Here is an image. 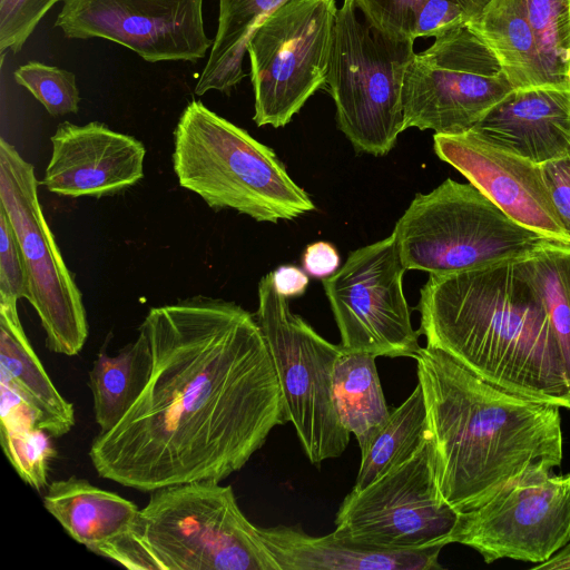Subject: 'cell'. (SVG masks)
I'll use <instances>...</instances> for the list:
<instances>
[{
	"mask_svg": "<svg viewBox=\"0 0 570 570\" xmlns=\"http://www.w3.org/2000/svg\"><path fill=\"white\" fill-rule=\"evenodd\" d=\"M147 382L121 420L98 433L100 478L142 492L223 481L287 422L266 341L252 313L205 296L153 307Z\"/></svg>",
	"mask_w": 570,
	"mask_h": 570,
	"instance_id": "6da1fadb",
	"label": "cell"
},
{
	"mask_svg": "<svg viewBox=\"0 0 570 570\" xmlns=\"http://www.w3.org/2000/svg\"><path fill=\"white\" fill-rule=\"evenodd\" d=\"M414 360L436 484L454 510L481 507L524 472L561 465V407L487 382L433 347Z\"/></svg>",
	"mask_w": 570,
	"mask_h": 570,
	"instance_id": "7a4b0ae2",
	"label": "cell"
},
{
	"mask_svg": "<svg viewBox=\"0 0 570 570\" xmlns=\"http://www.w3.org/2000/svg\"><path fill=\"white\" fill-rule=\"evenodd\" d=\"M523 259L430 275L416 309L426 346L522 396L570 410V379Z\"/></svg>",
	"mask_w": 570,
	"mask_h": 570,
	"instance_id": "3957f363",
	"label": "cell"
},
{
	"mask_svg": "<svg viewBox=\"0 0 570 570\" xmlns=\"http://www.w3.org/2000/svg\"><path fill=\"white\" fill-rule=\"evenodd\" d=\"M96 553L128 569L281 570L233 488L216 480L153 491L131 531Z\"/></svg>",
	"mask_w": 570,
	"mask_h": 570,
	"instance_id": "277c9868",
	"label": "cell"
},
{
	"mask_svg": "<svg viewBox=\"0 0 570 570\" xmlns=\"http://www.w3.org/2000/svg\"><path fill=\"white\" fill-rule=\"evenodd\" d=\"M173 167L179 185L215 210L277 223L315 208L272 148L199 100L187 104L176 125Z\"/></svg>",
	"mask_w": 570,
	"mask_h": 570,
	"instance_id": "5b68a950",
	"label": "cell"
},
{
	"mask_svg": "<svg viewBox=\"0 0 570 570\" xmlns=\"http://www.w3.org/2000/svg\"><path fill=\"white\" fill-rule=\"evenodd\" d=\"M406 271L445 275L570 246L509 217L472 184L445 179L417 193L392 233Z\"/></svg>",
	"mask_w": 570,
	"mask_h": 570,
	"instance_id": "8992f818",
	"label": "cell"
},
{
	"mask_svg": "<svg viewBox=\"0 0 570 570\" xmlns=\"http://www.w3.org/2000/svg\"><path fill=\"white\" fill-rule=\"evenodd\" d=\"M356 10L353 0L337 10L326 85L354 149L384 156L404 130L402 88L414 40L382 33Z\"/></svg>",
	"mask_w": 570,
	"mask_h": 570,
	"instance_id": "52a82bcc",
	"label": "cell"
},
{
	"mask_svg": "<svg viewBox=\"0 0 570 570\" xmlns=\"http://www.w3.org/2000/svg\"><path fill=\"white\" fill-rule=\"evenodd\" d=\"M281 385L289 421L312 464L343 454L351 433L343 426L333 390V370L342 350L289 308L272 272L258 284L255 314Z\"/></svg>",
	"mask_w": 570,
	"mask_h": 570,
	"instance_id": "ba28073f",
	"label": "cell"
},
{
	"mask_svg": "<svg viewBox=\"0 0 570 570\" xmlns=\"http://www.w3.org/2000/svg\"><path fill=\"white\" fill-rule=\"evenodd\" d=\"M335 0H292L269 14L247 43L258 127L286 126L326 83Z\"/></svg>",
	"mask_w": 570,
	"mask_h": 570,
	"instance_id": "9c48e42d",
	"label": "cell"
},
{
	"mask_svg": "<svg viewBox=\"0 0 570 570\" xmlns=\"http://www.w3.org/2000/svg\"><path fill=\"white\" fill-rule=\"evenodd\" d=\"M0 205L20 246L28 282L27 299L39 316L47 347L66 356L77 355L88 336L81 292L45 218L33 166L2 137Z\"/></svg>",
	"mask_w": 570,
	"mask_h": 570,
	"instance_id": "30bf717a",
	"label": "cell"
},
{
	"mask_svg": "<svg viewBox=\"0 0 570 570\" xmlns=\"http://www.w3.org/2000/svg\"><path fill=\"white\" fill-rule=\"evenodd\" d=\"M513 90L494 53L466 26L434 38L409 63L402 88L404 130L461 134Z\"/></svg>",
	"mask_w": 570,
	"mask_h": 570,
	"instance_id": "8fae6325",
	"label": "cell"
},
{
	"mask_svg": "<svg viewBox=\"0 0 570 570\" xmlns=\"http://www.w3.org/2000/svg\"><path fill=\"white\" fill-rule=\"evenodd\" d=\"M460 512L441 495L429 438L403 464L341 503L334 533L364 544L415 550L451 543Z\"/></svg>",
	"mask_w": 570,
	"mask_h": 570,
	"instance_id": "7c38bea8",
	"label": "cell"
},
{
	"mask_svg": "<svg viewBox=\"0 0 570 570\" xmlns=\"http://www.w3.org/2000/svg\"><path fill=\"white\" fill-rule=\"evenodd\" d=\"M450 541L472 548L485 563L547 561L570 541V472L535 469L517 476L460 513Z\"/></svg>",
	"mask_w": 570,
	"mask_h": 570,
	"instance_id": "4fadbf2b",
	"label": "cell"
},
{
	"mask_svg": "<svg viewBox=\"0 0 570 570\" xmlns=\"http://www.w3.org/2000/svg\"><path fill=\"white\" fill-rule=\"evenodd\" d=\"M406 272L393 235L350 253L323 278L325 295L347 351L412 357L421 346L403 292Z\"/></svg>",
	"mask_w": 570,
	"mask_h": 570,
	"instance_id": "5bb4252c",
	"label": "cell"
},
{
	"mask_svg": "<svg viewBox=\"0 0 570 570\" xmlns=\"http://www.w3.org/2000/svg\"><path fill=\"white\" fill-rule=\"evenodd\" d=\"M204 0H62L55 21L68 39L101 38L147 62L205 58L214 40L206 31Z\"/></svg>",
	"mask_w": 570,
	"mask_h": 570,
	"instance_id": "9a60e30c",
	"label": "cell"
},
{
	"mask_svg": "<svg viewBox=\"0 0 570 570\" xmlns=\"http://www.w3.org/2000/svg\"><path fill=\"white\" fill-rule=\"evenodd\" d=\"M436 156L459 170L509 217L556 242L570 245L550 198L541 165L505 150L473 129L434 134Z\"/></svg>",
	"mask_w": 570,
	"mask_h": 570,
	"instance_id": "2e32d148",
	"label": "cell"
},
{
	"mask_svg": "<svg viewBox=\"0 0 570 570\" xmlns=\"http://www.w3.org/2000/svg\"><path fill=\"white\" fill-rule=\"evenodd\" d=\"M42 185L67 197L118 194L144 177L145 146L137 138L91 121L57 126Z\"/></svg>",
	"mask_w": 570,
	"mask_h": 570,
	"instance_id": "e0dca14e",
	"label": "cell"
},
{
	"mask_svg": "<svg viewBox=\"0 0 570 570\" xmlns=\"http://www.w3.org/2000/svg\"><path fill=\"white\" fill-rule=\"evenodd\" d=\"M472 129L539 165L563 157L570 151V87L513 89Z\"/></svg>",
	"mask_w": 570,
	"mask_h": 570,
	"instance_id": "ac0fdd59",
	"label": "cell"
},
{
	"mask_svg": "<svg viewBox=\"0 0 570 570\" xmlns=\"http://www.w3.org/2000/svg\"><path fill=\"white\" fill-rule=\"evenodd\" d=\"M281 570H436L443 547L401 550L364 544L334 532L314 537L299 525L259 527Z\"/></svg>",
	"mask_w": 570,
	"mask_h": 570,
	"instance_id": "d6986e66",
	"label": "cell"
},
{
	"mask_svg": "<svg viewBox=\"0 0 570 570\" xmlns=\"http://www.w3.org/2000/svg\"><path fill=\"white\" fill-rule=\"evenodd\" d=\"M0 383L32 412L36 428L60 438L75 425L73 405L57 390L22 328L18 307L0 304Z\"/></svg>",
	"mask_w": 570,
	"mask_h": 570,
	"instance_id": "ffe728a7",
	"label": "cell"
},
{
	"mask_svg": "<svg viewBox=\"0 0 570 570\" xmlns=\"http://www.w3.org/2000/svg\"><path fill=\"white\" fill-rule=\"evenodd\" d=\"M43 505L75 541L94 553L127 535L140 510L132 501L77 476L51 482Z\"/></svg>",
	"mask_w": 570,
	"mask_h": 570,
	"instance_id": "44dd1931",
	"label": "cell"
},
{
	"mask_svg": "<svg viewBox=\"0 0 570 570\" xmlns=\"http://www.w3.org/2000/svg\"><path fill=\"white\" fill-rule=\"evenodd\" d=\"M466 27L494 53L513 89L552 86L523 0H490Z\"/></svg>",
	"mask_w": 570,
	"mask_h": 570,
	"instance_id": "7402d4cb",
	"label": "cell"
},
{
	"mask_svg": "<svg viewBox=\"0 0 570 570\" xmlns=\"http://www.w3.org/2000/svg\"><path fill=\"white\" fill-rule=\"evenodd\" d=\"M292 0H219L218 27L195 94L209 90L229 95L246 73L243 59L255 29L276 9Z\"/></svg>",
	"mask_w": 570,
	"mask_h": 570,
	"instance_id": "603a6c76",
	"label": "cell"
},
{
	"mask_svg": "<svg viewBox=\"0 0 570 570\" xmlns=\"http://www.w3.org/2000/svg\"><path fill=\"white\" fill-rule=\"evenodd\" d=\"M376 356L342 347L333 370V390L343 426L355 436L361 452L386 423L389 410Z\"/></svg>",
	"mask_w": 570,
	"mask_h": 570,
	"instance_id": "cb8c5ba5",
	"label": "cell"
},
{
	"mask_svg": "<svg viewBox=\"0 0 570 570\" xmlns=\"http://www.w3.org/2000/svg\"><path fill=\"white\" fill-rule=\"evenodd\" d=\"M364 19L399 40L438 37L466 26L490 0H353Z\"/></svg>",
	"mask_w": 570,
	"mask_h": 570,
	"instance_id": "d4e9b609",
	"label": "cell"
},
{
	"mask_svg": "<svg viewBox=\"0 0 570 570\" xmlns=\"http://www.w3.org/2000/svg\"><path fill=\"white\" fill-rule=\"evenodd\" d=\"M149 368L148 341L139 330L136 341L116 355L98 354L89 371L88 385L99 433L112 429L129 410L147 382Z\"/></svg>",
	"mask_w": 570,
	"mask_h": 570,
	"instance_id": "484cf974",
	"label": "cell"
},
{
	"mask_svg": "<svg viewBox=\"0 0 570 570\" xmlns=\"http://www.w3.org/2000/svg\"><path fill=\"white\" fill-rule=\"evenodd\" d=\"M429 438L428 413L420 383L410 396L391 411L383 428L361 452L352 489L362 490L416 454Z\"/></svg>",
	"mask_w": 570,
	"mask_h": 570,
	"instance_id": "4316f807",
	"label": "cell"
},
{
	"mask_svg": "<svg viewBox=\"0 0 570 570\" xmlns=\"http://www.w3.org/2000/svg\"><path fill=\"white\" fill-rule=\"evenodd\" d=\"M0 441L23 482L36 490L47 485L49 461L55 456L48 434L36 428L32 412L9 386L0 383Z\"/></svg>",
	"mask_w": 570,
	"mask_h": 570,
	"instance_id": "83f0119b",
	"label": "cell"
},
{
	"mask_svg": "<svg viewBox=\"0 0 570 570\" xmlns=\"http://www.w3.org/2000/svg\"><path fill=\"white\" fill-rule=\"evenodd\" d=\"M522 262L544 303L570 379V246L547 248Z\"/></svg>",
	"mask_w": 570,
	"mask_h": 570,
	"instance_id": "f1b7e54d",
	"label": "cell"
},
{
	"mask_svg": "<svg viewBox=\"0 0 570 570\" xmlns=\"http://www.w3.org/2000/svg\"><path fill=\"white\" fill-rule=\"evenodd\" d=\"M552 86L570 87V0H523Z\"/></svg>",
	"mask_w": 570,
	"mask_h": 570,
	"instance_id": "f546056e",
	"label": "cell"
},
{
	"mask_svg": "<svg viewBox=\"0 0 570 570\" xmlns=\"http://www.w3.org/2000/svg\"><path fill=\"white\" fill-rule=\"evenodd\" d=\"M13 78L49 115L59 117L78 112L81 98L73 72L40 61H28L13 71Z\"/></svg>",
	"mask_w": 570,
	"mask_h": 570,
	"instance_id": "4dcf8cb0",
	"label": "cell"
},
{
	"mask_svg": "<svg viewBox=\"0 0 570 570\" xmlns=\"http://www.w3.org/2000/svg\"><path fill=\"white\" fill-rule=\"evenodd\" d=\"M62 0H0V52L18 53L41 19Z\"/></svg>",
	"mask_w": 570,
	"mask_h": 570,
	"instance_id": "1f68e13d",
	"label": "cell"
},
{
	"mask_svg": "<svg viewBox=\"0 0 570 570\" xmlns=\"http://www.w3.org/2000/svg\"><path fill=\"white\" fill-rule=\"evenodd\" d=\"M28 296L20 246L4 208L0 205V304L17 307Z\"/></svg>",
	"mask_w": 570,
	"mask_h": 570,
	"instance_id": "d6a6232c",
	"label": "cell"
},
{
	"mask_svg": "<svg viewBox=\"0 0 570 570\" xmlns=\"http://www.w3.org/2000/svg\"><path fill=\"white\" fill-rule=\"evenodd\" d=\"M554 210L570 236V151L541 165Z\"/></svg>",
	"mask_w": 570,
	"mask_h": 570,
	"instance_id": "836d02e7",
	"label": "cell"
},
{
	"mask_svg": "<svg viewBox=\"0 0 570 570\" xmlns=\"http://www.w3.org/2000/svg\"><path fill=\"white\" fill-rule=\"evenodd\" d=\"M340 263L337 249L328 242L312 243L303 253L304 271L313 277L326 278L333 275Z\"/></svg>",
	"mask_w": 570,
	"mask_h": 570,
	"instance_id": "e575fe53",
	"label": "cell"
},
{
	"mask_svg": "<svg viewBox=\"0 0 570 570\" xmlns=\"http://www.w3.org/2000/svg\"><path fill=\"white\" fill-rule=\"evenodd\" d=\"M272 275L276 291L287 298L304 294L309 283L306 272L293 265H282Z\"/></svg>",
	"mask_w": 570,
	"mask_h": 570,
	"instance_id": "d590c367",
	"label": "cell"
},
{
	"mask_svg": "<svg viewBox=\"0 0 570 570\" xmlns=\"http://www.w3.org/2000/svg\"><path fill=\"white\" fill-rule=\"evenodd\" d=\"M533 570H570V541L544 562L534 564Z\"/></svg>",
	"mask_w": 570,
	"mask_h": 570,
	"instance_id": "8d00e7d4",
	"label": "cell"
}]
</instances>
